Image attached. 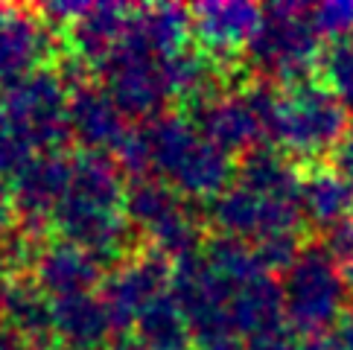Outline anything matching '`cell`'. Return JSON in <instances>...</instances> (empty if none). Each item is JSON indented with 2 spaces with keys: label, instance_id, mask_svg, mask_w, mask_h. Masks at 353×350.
Returning <instances> with one entry per match:
<instances>
[{
  "label": "cell",
  "instance_id": "6da1fadb",
  "mask_svg": "<svg viewBox=\"0 0 353 350\" xmlns=\"http://www.w3.org/2000/svg\"><path fill=\"white\" fill-rule=\"evenodd\" d=\"M321 39L310 21L307 3H269L263 6L257 35L243 53V65L260 82L289 88L307 82L319 65Z\"/></svg>",
  "mask_w": 353,
  "mask_h": 350
},
{
  "label": "cell",
  "instance_id": "7a4b0ae2",
  "mask_svg": "<svg viewBox=\"0 0 353 350\" xmlns=\"http://www.w3.org/2000/svg\"><path fill=\"white\" fill-rule=\"evenodd\" d=\"M347 126V111L336 103V96L319 79H307L277 91L269 123V146L319 164L321 155L333 152Z\"/></svg>",
  "mask_w": 353,
  "mask_h": 350
},
{
  "label": "cell",
  "instance_id": "3957f363",
  "mask_svg": "<svg viewBox=\"0 0 353 350\" xmlns=\"http://www.w3.org/2000/svg\"><path fill=\"white\" fill-rule=\"evenodd\" d=\"M283 309L286 327L301 339L324 336L350 309V289L342 271L321 243H307L298 260L283 271Z\"/></svg>",
  "mask_w": 353,
  "mask_h": 350
},
{
  "label": "cell",
  "instance_id": "277c9868",
  "mask_svg": "<svg viewBox=\"0 0 353 350\" xmlns=\"http://www.w3.org/2000/svg\"><path fill=\"white\" fill-rule=\"evenodd\" d=\"M3 103L15 129L35 152H65L70 141V91L53 65L32 70L30 76L9 85L3 91Z\"/></svg>",
  "mask_w": 353,
  "mask_h": 350
},
{
  "label": "cell",
  "instance_id": "5b68a950",
  "mask_svg": "<svg viewBox=\"0 0 353 350\" xmlns=\"http://www.w3.org/2000/svg\"><path fill=\"white\" fill-rule=\"evenodd\" d=\"M172 262L152 251V248H137L134 254L120 260L114 269L105 274L103 286H99V298L108 309L114 336H123L134 330L137 318L152 307L158 298L170 292L172 283Z\"/></svg>",
  "mask_w": 353,
  "mask_h": 350
},
{
  "label": "cell",
  "instance_id": "8992f818",
  "mask_svg": "<svg viewBox=\"0 0 353 350\" xmlns=\"http://www.w3.org/2000/svg\"><path fill=\"white\" fill-rule=\"evenodd\" d=\"M99 76H103V88L125 117H137L146 123L152 117H161L163 108L172 103L163 59L129 44L125 39L99 68Z\"/></svg>",
  "mask_w": 353,
  "mask_h": 350
},
{
  "label": "cell",
  "instance_id": "52a82bcc",
  "mask_svg": "<svg viewBox=\"0 0 353 350\" xmlns=\"http://www.w3.org/2000/svg\"><path fill=\"white\" fill-rule=\"evenodd\" d=\"M170 295L181 307L187 321H190L196 342L234 333V324H231L234 283L225 280L201 254L175 262Z\"/></svg>",
  "mask_w": 353,
  "mask_h": 350
},
{
  "label": "cell",
  "instance_id": "ba28073f",
  "mask_svg": "<svg viewBox=\"0 0 353 350\" xmlns=\"http://www.w3.org/2000/svg\"><path fill=\"white\" fill-rule=\"evenodd\" d=\"M205 222L216 234L260 243L272 234L298 231L304 216H301L298 202H272L239 184H231L216 198L205 202Z\"/></svg>",
  "mask_w": 353,
  "mask_h": 350
},
{
  "label": "cell",
  "instance_id": "9c48e42d",
  "mask_svg": "<svg viewBox=\"0 0 353 350\" xmlns=\"http://www.w3.org/2000/svg\"><path fill=\"white\" fill-rule=\"evenodd\" d=\"M73 181V158L68 152H39L9 184L18 225L47 234L56 207L65 202Z\"/></svg>",
  "mask_w": 353,
  "mask_h": 350
},
{
  "label": "cell",
  "instance_id": "30bf717a",
  "mask_svg": "<svg viewBox=\"0 0 353 350\" xmlns=\"http://www.w3.org/2000/svg\"><path fill=\"white\" fill-rule=\"evenodd\" d=\"M65 50V35L47 27L35 6H15L0 21V88L6 91L32 70L50 68Z\"/></svg>",
  "mask_w": 353,
  "mask_h": 350
},
{
  "label": "cell",
  "instance_id": "8fae6325",
  "mask_svg": "<svg viewBox=\"0 0 353 350\" xmlns=\"http://www.w3.org/2000/svg\"><path fill=\"white\" fill-rule=\"evenodd\" d=\"M187 117L196 123V129L208 137L213 146H219L222 152H228L231 158L257 146H269L266 141V126H263V117L254 105V99L248 94V85L243 88H228L219 96L208 99L196 108L187 111Z\"/></svg>",
  "mask_w": 353,
  "mask_h": 350
},
{
  "label": "cell",
  "instance_id": "7c38bea8",
  "mask_svg": "<svg viewBox=\"0 0 353 350\" xmlns=\"http://www.w3.org/2000/svg\"><path fill=\"white\" fill-rule=\"evenodd\" d=\"M190 18L196 47H201L219 65L231 68L234 61H243L245 47L257 35L263 6L248 0H210L193 6Z\"/></svg>",
  "mask_w": 353,
  "mask_h": 350
},
{
  "label": "cell",
  "instance_id": "4fadbf2b",
  "mask_svg": "<svg viewBox=\"0 0 353 350\" xmlns=\"http://www.w3.org/2000/svg\"><path fill=\"white\" fill-rule=\"evenodd\" d=\"M68 123H70V141H77L82 152L114 155L132 132L120 105L99 82H88L77 88V91H70Z\"/></svg>",
  "mask_w": 353,
  "mask_h": 350
},
{
  "label": "cell",
  "instance_id": "5bb4252c",
  "mask_svg": "<svg viewBox=\"0 0 353 350\" xmlns=\"http://www.w3.org/2000/svg\"><path fill=\"white\" fill-rule=\"evenodd\" d=\"M30 278L53 301H59V298L91 295L97 286H103L105 266L94 254H88L85 248L68 240H47L32 262Z\"/></svg>",
  "mask_w": 353,
  "mask_h": 350
},
{
  "label": "cell",
  "instance_id": "9a60e30c",
  "mask_svg": "<svg viewBox=\"0 0 353 350\" xmlns=\"http://www.w3.org/2000/svg\"><path fill=\"white\" fill-rule=\"evenodd\" d=\"M123 39L158 59H170L179 50H184L193 39L190 9L179 3L132 6L129 30H125Z\"/></svg>",
  "mask_w": 353,
  "mask_h": 350
},
{
  "label": "cell",
  "instance_id": "2e32d148",
  "mask_svg": "<svg viewBox=\"0 0 353 350\" xmlns=\"http://www.w3.org/2000/svg\"><path fill=\"white\" fill-rule=\"evenodd\" d=\"M132 6L123 3H88V9L79 15V21L65 32L68 53L79 56L85 65L103 68L114 47L123 41L129 30Z\"/></svg>",
  "mask_w": 353,
  "mask_h": 350
},
{
  "label": "cell",
  "instance_id": "e0dca14e",
  "mask_svg": "<svg viewBox=\"0 0 353 350\" xmlns=\"http://www.w3.org/2000/svg\"><path fill=\"white\" fill-rule=\"evenodd\" d=\"M298 207L304 222L327 234L330 228L353 216V190L333 167L319 161V164H310L307 169H301Z\"/></svg>",
  "mask_w": 353,
  "mask_h": 350
},
{
  "label": "cell",
  "instance_id": "ac0fdd59",
  "mask_svg": "<svg viewBox=\"0 0 353 350\" xmlns=\"http://www.w3.org/2000/svg\"><path fill=\"white\" fill-rule=\"evenodd\" d=\"M3 327H9L35 350L56 347V324H53V298H50L30 274L9 280Z\"/></svg>",
  "mask_w": 353,
  "mask_h": 350
},
{
  "label": "cell",
  "instance_id": "d6986e66",
  "mask_svg": "<svg viewBox=\"0 0 353 350\" xmlns=\"http://www.w3.org/2000/svg\"><path fill=\"white\" fill-rule=\"evenodd\" d=\"M231 324L236 336H260L277 327H286L283 289L274 274L263 271L234 286L231 295Z\"/></svg>",
  "mask_w": 353,
  "mask_h": 350
},
{
  "label": "cell",
  "instance_id": "ffe728a7",
  "mask_svg": "<svg viewBox=\"0 0 353 350\" xmlns=\"http://www.w3.org/2000/svg\"><path fill=\"white\" fill-rule=\"evenodd\" d=\"M234 184L272 202H298L301 169L277 146H257L239 158Z\"/></svg>",
  "mask_w": 353,
  "mask_h": 350
},
{
  "label": "cell",
  "instance_id": "44dd1931",
  "mask_svg": "<svg viewBox=\"0 0 353 350\" xmlns=\"http://www.w3.org/2000/svg\"><path fill=\"white\" fill-rule=\"evenodd\" d=\"M53 324L56 342L70 347H103L114 336L103 298L94 292L53 301Z\"/></svg>",
  "mask_w": 353,
  "mask_h": 350
},
{
  "label": "cell",
  "instance_id": "7402d4cb",
  "mask_svg": "<svg viewBox=\"0 0 353 350\" xmlns=\"http://www.w3.org/2000/svg\"><path fill=\"white\" fill-rule=\"evenodd\" d=\"M187 207H190V202L161 178H141L129 181V187H125L123 214L134 231L146 234V240L158 234L163 225H170L175 216H181Z\"/></svg>",
  "mask_w": 353,
  "mask_h": 350
},
{
  "label": "cell",
  "instance_id": "603a6c76",
  "mask_svg": "<svg viewBox=\"0 0 353 350\" xmlns=\"http://www.w3.org/2000/svg\"><path fill=\"white\" fill-rule=\"evenodd\" d=\"M134 336L152 350H193L196 336L181 307L167 292L134 324Z\"/></svg>",
  "mask_w": 353,
  "mask_h": 350
},
{
  "label": "cell",
  "instance_id": "cb8c5ba5",
  "mask_svg": "<svg viewBox=\"0 0 353 350\" xmlns=\"http://www.w3.org/2000/svg\"><path fill=\"white\" fill-rule=\"evenodd\" d=\"M201 257H205L213 269L228 283H243L254 274H263V266L257 260L254 243L236 240V236H225V234H213L208 236L205 248H201Z\"/></svg>",
  "mask_w": 353,
  "mask_h": 350
},
{
  "label": "cell",
  "instance_id": "d4e9b609",
  "mask_svg": "<svg viewBox=\"0 0 353 350\" xmlns=\"http://www.w3.org/2000/svg\"><path fill=\"white\" fill-rule=\"evenodd\" d=\"M319 82L336 96V103L353 117V41H327L319 53Z\"/></svg>",
  "mask_w": 353,
  "mask_h": 350
},
{
  "label": "cell",
  "instance_id": "484cf974",
  "mask_svg": "<svg viewBox=\"0 0 353 350\" xmlns=\"http://www.w3.org/2000/svg\"><path fill=\"white\" fill-rule=\"evenodd\" d=\"M35 155L39 152L21 137V132L15 129V123H12V117H9V108L3 103V96H0V178L12 181Z\"/></svg>",
  "mask_w": 353,
  "mask_h": 350
},
{
  "label": "cell",
  "instance_id": "4316f807",
  "mask_svg": "<svg viewBox=\"0 0 353 350\" xmlns=\"http://www.w3.org/2000/svg\"><path fill=\"white\" fill-rule=\"evenodd\" d=\"M310 21L319 39L345 41L353 32V3L350 0H324L310 6Z\"/></svg>",
  "mask_w": 353,
  "mask_h": 350
},
{
  "label": "cell",
  "instance_id": "83f0119b",
  "mask_svg": "<svg viewBox=\"0 0 353 350\" xmlns=\"http://www.w3.org/2000/svg\"><path fill=\"white\" fill-rule=\"evenodd\" d=\"M321 245L333 257V262L339 266V271H342V278L347 283V289L353 292V216L327 231Z\"/></svg>",
  "mask_w": 353,
  "mask_h": 350
},
{
  "label": "cell",
  "instance_id": "f1b7e54d",
  "mask_svg": "<svg viewBox=\"0 0 353 350\" xmlns=\"http://www.w3.org/2000/svg\"><path fill=\"white\" fill-rule=\"evenodd\" d=\"M245 350H301V336H295L289 327H277L245 339Z\"/></svg>",
  "mask_w": 353,
  "mask_h": 350
},
{
  "label": "cell",
  "instance_id": "f546056e",
  "mask_svg": "<svg viewBox=\"0 0 353 350\" xmlns=\"http://www.w3.org/2000/svg\"><path fill=\"white\" fill-rule=\"evenodd\" d=\"M330 167L342 175V181L353 190V123L345 129V134L339 137V143L330 152Z\"/></svg>",
  "mask_w": 353,
  "mask_h": 350
},
{
  "label": "cell",
  "instance_id": "4dcf8cb0",
  "mask_svg": "<svg viewBox=\"0 0 353 350\" xmlns=\"http://www.w3.org/2000/svg\"><path fill=\"white\" fill-rule=\"evenodd\" d=\"M301 350H342L336 333H324V336H310V339H301Z\"/></svg>",
  "mask_w": 353,
  "mask_h": 350
},
{
  "label": "cell",
  "instance_id": "1f68e13d",
  "mask_svg": "<svg viewBox=\"0 0 353 350\" xmlns=\"http://www.w3.org/2000/svg\"><path fill=\"white\" fill-rule=\"evenodd\" d=\"M336 336H339V344H342V350H353V304L345 312V318L339 321Z\"/></svg>",
  "mask_w": 353,
  "mask_h": 350
},
{
  "label": "cell",
  "instance_id": "d6a6232c",
  "mask_svg": "<svg viewBox=\"0 0 353 350\" xmlns=\"http://www.w3.org/2000/svg\"><path fill=\"white\" fill-rule=\"evenodd\" d=\"M0 350H35L30 342H23L21 336H15L9 327L0 324Z\"/></svg>",
  "mask_w": 353,
  "mask_h": 350
},
{
  "label": "cell",
  "instance_id": "836d02e7",
  "mask_svg": "<svg viewBox=\"0 0 353 350\" xmlns=\"http://www.w3.org/2000/svg\"><path fill=\"white\" fill-rule=\"evenodd\" d=\"M114 350H152V347L143 344L137 336H123V339L114 342Z\"/></svg>",
  "mask_w": 353,
  "mask_h": 350
},
{
  "label": "cell",
  "instance_id": "e575fe53",
  "mask_svg": "<svg viewBox=\"0 0 353 350\" xmlns=\"http://www.w3.org/2000/svg\"><path fill=\"white\" fill-rule=\"evenodd\" d=\"M6 295H9V280L3 274V278H0V321H3V312H6Z\"/></svg>",
  "mask_w": 353,
  "mask_h": 350
},
{
  "label": "cell",
  "instance_id": "d590c367",
  "mask_svg": "<svg viewBox=\"0 0 353 350\" xmlns=\"http://www.w3.org/2000/svg\"><path fill=\"white\" fill-rule=\"evenodd\" d=\"M53 350H103V347H70V344H56Z\"/></svg>",
  "mask_w": 353,
  "mask_h": 350
},
{
  "label": "cell",
  "instance_id": "8d00e7d4",
  "mask_svg": "<svg viewBox=\"0 0 353 350\" xmlns=\"http://www.w3.org/2000/svg\"><path fill=\"white\" fill-rule=\"evenodd\" d=\"M3 274H9V269H6V260H3V251H0V278Z\"/></svg>",
  "mask_w": 353,
  "mask_h": 350
}]
</instances>
